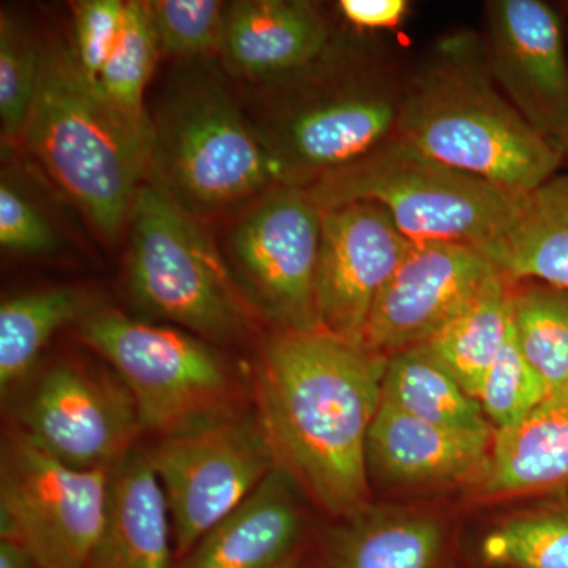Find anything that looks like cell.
Here are the masks:
<instances>
[{"label": "cell", "mask_w": 568, "mask_h": 568, "mask_svg": "<svg viewBox=\"0 0 568 568\" xmlns=\"http://www.w3.org/2000/svg\"><path fill=\"white\" fill-rule=\"evenodd\" d=\"M388 357L323 331H280L253 377L256 422L275 467L336 518L368 510L366 443Z\"/></svg>", "instance_id": "cell-1"}, {"label": "cell", "mask_w": 568, "mask_h": 568, "mask_svg": "<svg viewBox=\"0 0 568 568\" xmlns=\"http://www.w3.org/2000/svg\"><path fill=\"white\" fill-rule=\"evenodd\" d=\"M40 80L21 133L52 182L108 241L129 223L148 182L152 130L141 129L104 99L71 48L41 44Z\"/></svg>", "instance_id": "cell-2"}, {"label": "cell", "mask_w": 568, "mask_h": 568, "mask_svg": "<svg viewBox=\"0 0 568 568\" xmlns=\"http://www.w3.org/2000/svg\"><path fill=\"white\" fill-rule=\"evenodd\" d=\"M395 138L448 168L526 196L558 174L562 151L508 102L487 61L450 44L406 82Z\"/></svg>", "instance_id": "cell-3"}, {"label": "cell", "mask_w": 568, "mask_h": 568, "mask_svg": "<svg viewBox=\"0 0 568 568\" xmlns=\"http://www.w3.org/2000/svg\"><path fill=\"white\" fill-rule=\"evenodd\" d=\"M151 125L148 182L194 219L234 207L280 183L263 138L205 62L190 61L175 71Z\"/></svg>", "instance_id": "cell-4"}, {"label": "cell", "mask_w": 568, "mask_h": 568, "mask_svg": "<svg viewBox=\"0 0 568 568\" xmlns=\"http://www.w3.org/2000/svg\"><path fill=\"white\" fill-rule=\"evenodd\" d=\"M304 190L321 211L354 203L379 205L407 241L454 242L478 250L506 230L525 197L459 173L395 136Z\"/></svg>", "instance_id": "cell-5"}, {"label": "cell", "mask_w": 568, "mask_h": 568, "mask_svg": "<svg viewBox=\"0 0 568 568\" xmlns=\"http://www.w3.org/2000/svg\"><path fill=\"white\" fill-rule=\"evenodd\" d=\"M126 227V283L134 304L209 343L248 334L256 313L197 219L145 182Z\"/></svg>", "instance_id": "cell-6"}, {"label": "cell", "mask_w": 568, "mask_h": 568, "mask_svg": "<svg viewBox=\"0 0 568 568\" xmlns=\"http://www.w3.org/2000/svg\"><path fill=\"white\" fill-rule=\"evenodd\" d=\"M315 63L295 73L302 84L254 125L278 168L280 183L308 189L395 136L406 82L375 63L335 71Z\"/></svg>", "instance_id": "cell-7"}, {"label": "cell", "mask_w": 568, "mask_h": 568, "mask_svg": "<svg viewBox=\"0 0 568 568\" xmlns=\"http://www.w3.org/2000/svg\"><path fill=\"white\" fill-rule=\"evenodd\" d=\"M77 324L133 396L144 432L170 436L239 413L245 386L212 343L112 308L88 310Z\"/></svg>", "instance_id": "cell-8"}, {"label": "cell", "mask_w": 568, "mask_h": 568, "mask_svg": "<svg viewBox=\"0 0 568 568\" xmlns=\"http://www.w3.org/2000/svg\"><path fill=\"white\" fill-rule=\"evenodd\" d=\"M111 495V470L59 462L22 432L0 465V536L40 568H88Z\"/></svg>", "instance_id": "cell-9"}, {"label": "cell", "mask_w": 568, "mask_h": 568, "mask_svg": "<svg viewBox=\"0 0 568 568\" xmlns=\"http://www.w3.org/2000/svg\"><path fill=\"white\" fill-rule=\"evenodd\" d=\"M323 211L306 190L272 186L227 231L223 260L256 316L280 331L317 328L315 278Z\"/></svg>", "instance_id": "cell-10"}, {"label": "cell", "mask_w": 568, "mask_h": 568, "mask_svg": "<svg viewBox=\"0 0 568 568\" xmlns=\"http://www.w3.org/2000/svg\"><path fill=\"white\" fill-rule=\"evenodd\" d=\"M148 457L181 560L275 469L256 417L241 413L159 437Z\"/></svg>", "instance_id": "cell-11"}, {"label": "cell", "mask_w": 568, "mask_h": 568, "mask_svg": "<svg viewBox=\"0 0 568 568\" xmlns=\"http://www.w3.org/2000/svg\"><path fill=\"white\" fill-rule=\"evenodd\" d=\"M21 424L32 443L80 469H114L144 433L136 403L118 376L71 362L41 375Z\"/></svg>", "instance_id": "cell-12"}, {"label": "cell", "mask_w": 568, "mask_h": 568, "mask_svg": "<svg viewBox=\"0 0 568 568\" xmlns=\"http://www.w3.org/2000/svg\"><path fill=\"white\" fill-rule=\"evenodd\" d=\"M499 274L476 246L410 242L377 295L362 345L386 357L425 345Z\"/></svg>", "instance_id": "cell-13"}, {"label": "cell", "mask_w": 568, "mask_h": 568, "mask_svg": "<svg viewBox=\"0 0 568 568\" xmlns=\"http://www.w3.org/2000/svg\"><path fill=\"white\" fill-rule=\"evenodd\" d=\"M409 246L379 205L325 209L315 278L317 328L362 345L377 295Z\"/></svg>", "instance_id": "cell-14"}, {"label": "cell", "mask_w": 568, "mask_h": 568, "mask_svg": "<svg viewBox=\"0 0 568 568\" xmlns=\"http://www.w3.org/2000/svg\"><path fill=\"white\" fill-rule=\"evenodd\" d=\"M487 11L493 81L560 149L568 132V54L559 14L541 0H495Z\"/></svg>", "instance_id": "cell-15"}, {"label": "cell", "mask_w": 568, "mask_h": 568, "mask_svg": "<svg viewBox=\"0 0 568 568\" xmlns=\"http://www.w3.org/2000/svg\"><path fill=\"white\" fill-rule=\"evenodd\" d=\"M495 433H465L409 416L381 398L366 443L368 473L399 487L473 484L487 467Z\"/></svg>", "instance_id": "cell-16"}, {"label": "cell", "mask_w": 568, "mask_h": 568, "mask_svg": "<svg viewBox=\"0 0 568 568\" xmlns=\"http://www.w3.org/2000/svg\"><path fill=\"white\" fill-rule=\"evenodd\" d=\"M327 22L301 0H244L224 13L219 52L233 73L253 81L284 80L327 52Z\"/></svg>", "instance_id": "cell-17"}, {"label": "cell", "mask_w": 568, "mask_h": 568, "mask_svg": "<svg viewBox=\"0 0 568 568\" xmlns=\"http://www.w3.org/2000/svg\"><path fill=\"white\" fill-rule=\"evenodd\" d=\"M297 485L275 467L209 530L181 568H275L293 556L302 530Z\"/></svg>", "instance_id": "cell-18"}, {"label": "cell", "mask_w": 568, "mask_h": 568, "mask_svg": "<svg viewBox=\"0 0 568 568\" xmlns=\"http://www.w3.org/2000/svg\"><path fill=\"white\" fill-rule=\"evenodd\" d=\"M173 523L148 452L136 448L111 470V495L88 568L173 567Z\"/></svg>", "instance_id": "cell-19"}, {"label": "cell", "mask_w": 568, "mask_h": 568, "mask_svg": "<svg viewBox=\"0 0 568 568\" xmlns=\"http://www.w3.org/2000/svg\"><path fill=\"white\" fill-rule=\"evenodd\" d=\"M476 493L484 499L568 488V392L551 395L525 420L496 429Z\"/></svg>", "instance_id": "cell-20"}, {"label": "cell", "mask_w": 568, "mask_h": 568, "mask_svg": "<svg viewBox=\"0 0 568 568\" xmlns=\"http://www.w3.org/2000/svg\"><path fill=\"white\" fill-rule=\"evenodd\" d=\"M480 252L508 282L568 290V173L526 194L510 224Z\"/></svg>", "instance_id": "cell-21"}, {"label": "cell", "mask_w": 568, "mask_h": 568, "mask_svg": "<svg viewBox=\"0 0 568 568\" xmlns=\"http://www.w3.org/2000/svg\"><path fill=\"white\" fill-rule=\"evenodd\" d=\"M366 514L331 537L323 568H443L444 532L435 518Z\"/></svg>", "instance_id": "cell-22"}, {"label": "cell", "mask_w": 568, "mask_h": 568, "mask_svg": "<svg viewBox=\"0 0 568 568\" xmlns=\"http://www.w3.org/2000/svg\"><path fill=\"white\" fill-rule=\"evenodd\" d=\"M383 399L428 424L465 433H495L480 403L426 345L390 355Z\"/></svg>", "instance_id": "cell-23"}, {"label": "cell", "mask_w": 568, "mask_h": 568, "mask_svg": "<svg viewBox=\"0 0 568 568\" xmlns=\"http://www.w3.org/2000/svg\"><path fill=\"white\" fill-rule=\"evenodd\" d=\"M511 286L514 283L506 276L496 275L465 310L425 343L476 399L506 342Z\"/></svg>", "instance_id": "cell-24"}, {"label": "cell", "mask_w": 568, "mask_h": 568, "mask_svg": "<svg viewBox=\"0 0 568 568\" xmlns=\"http://www.w3.org/2000/svg\"><path fill=\"white\" fill-rule=\"evenodd\" d=\"M85 298L73 287L17 295L0 306V388L21 383L63 325L85 315Z\"/></svg>", "instance_id": "cell-25"}, {"label": "cell", "mask_w": 568, "mask_h": 568, "mask_svg": "<svg viewBox=\"0 0 568 568\" xmlns=\"http://www.w3.org/2000/svg\"><path fill=\"white\" fill-rule=\"evenodd\" d=\"M510 321L526 361L548 395L568 392V290L540 286L511 290Z\"/></svg>", "instance_id": "cell-26"}, {"label": "cell", "mask_w": 568, "mask_h": 568, "mask_svg": "<svg viewBox=\"0 0 568 568\" xmlns=\"http://www.w3.org/2000/svg\"><path fill=\"white\" fill-rule=\"evenodd\" d=\"M160 52L148 2H126L121 40L95 84L108 102L134 125L145 130H152V125L151 114L145 110L144 93Z\"/></svg>", "instance_id": "cell-27"}, {"label": "cell", "mask_w": 568, "mask_h": 568, "mask_svg": "<svg viewBox=\"0 0 568 568\" xmlns=\"http://www.w3.org/2000/svg\"><path fill=\"white\" fill-rule=\"evenodd\" d=\"M480 556L496 568H568V506L504 519L481 540Z\"/></svg>", "instance_id": "cell-28"}, {"label": "cell", "mask_w": 568, "mask_h": 568, "mask_svg": "<svg viewBox=\"0 0 568 568\" xmlns=\"http://www.w3.org/2000/svg\"><path fill=\"white\" fill-rule=\"evenodd\" d=\"M548 396L544 381L519 349L508 321L506 342L485 376L477 402L493 428L504 429L525 420Z\"/></svg>", "instance_id": "cell-29"}, {"label": "cell", "mask_w": 568, "mask_h": 568, "mask_svg": "<svg viewBox=\"0 0 568 568\" xmlns=\"http://www.w3.org/2000/svg\"><path fill=\"white\" fill-rule=\"evenodd\" d=\"M41 47L3 14L0 21V125L7 140L21 138L40 80Z\"/></svg>", "instance_id": "cell-30"}, {"label": "cell", "mask_w": 568, "mask_h": 568, "mask_svg": "<svg viewBox=\"0 0 568 568\" xmlns=\"http://www.w3.org/2000/svg\"><path fill=\"white\" fill-rule=\"evenodd\" d=\"M148 9L163 54L194 61L219 50L226 13L223 2L153 0Z\"/></svg>", "instance_id": "cell-31"}, {"label": "cell", "mask_w": 568, "mask_h": 568, "mask_svg": "<svg viewBox=\"0 0 568 568\" xmlns=\"http://www.w3.org/2000/svg\"><path fill=\"white\" fill-rule=\"evenodd\" d=\"M126 2L82 0L73 6L74 61L89 80L97 81L125 28Z\"/></svg>", "instance_id": "cell-32"}, {"label": "cell", "mask_w": 568, "mask_h": 568, "mask_svg": "<svg viewBox=\"0 0 568 568\" xmlns=\"http://www.w3.org/2000/svg\"><path fill=\"white\" fill-rule=\"evenodd\" d=\"M0 244L18 254H47L59 245L47 216L6 181L0 185Z\"/></svg>", "instance_id": "cell-33"}, {"label": "cell", "mask_w": 568, "mask_h": 568, "mask_svg": "<svg viewBox=\"0 0 568 568\" xmlns=\"http://www.w3.org/2000/svg\"><path fill=\"white\" fill-rule=\"evenodd\" d=\"M410 3L407 0H342L338 9L347 22L357 29H392L405 20Z\"/></svg>", "instance_id": "cell-34"}, {"label": "cell", "mask_w": 568, "mask_h": 568, "mask_svg": "<svg viewBox=\"0 0 568 568\" xmlns=\"http://www.w3.org/2000/svg\"><path fill=\"white\" fill-rule=\"evenodd\" d=\"M0 568H40L20 545L0 540Z\"/></svg>", "instance_id": "cell-35"}, {"label": "cell", "mask_w": 568, "mask_h": 568, "mask_svg": "<svg viewBox=\"0 0 568 568\" xmlns=\"http://www.w3.org/2000/svg\"><path fill=\"white\" fill-rule=\"evenodd\" d=\"M275 568H298V560L293 555L290 559L284 560L283 564H280V566Z\"/></svg>", "instance_id": "cell-36"}, {"label": "cell", "mask_w": 568, "mask_h": 568, "mask_svg": "<svg viewBox=\"0 0 568 568\" xmlns=\"http://www.w3.org/2000/svg\"><path fill=\"white\" fill-rule=\"evenodd\" d=\"M560 151H562L564 156L568 159V132L566 134V138H564L562 142H560Z\"/></svg>", "instance_id": "cell-37"}]
</instances>
